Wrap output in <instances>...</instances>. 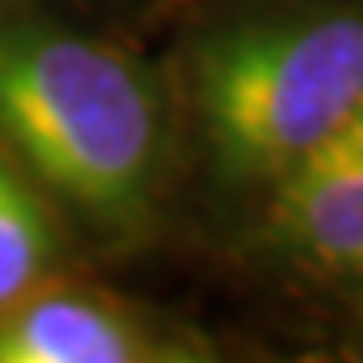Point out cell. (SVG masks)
<instances>
[{
  "label": "cell",
  "instance_id": "cell-3",
  "mask_svg": "<svg viewBox=\"0 0 363 363\" xmlns=\"http://www.w3.org/2000/svg\"><path fill=\"white\" fill-rule=\"evenodd\" d=\"M271 182L274 238L319 271L363 279V117Z\"/></svg>",
  "mask_w": 363,
  "mask_h": 363
},
{
  "label": "cell",
  "instance_id": "cell-1",
  "mask_svg": "<svg viewBox=\"0 0 363 363\" xmlns=\"http://www.w3.org/2000/svg\"><path fill=\"white\" fill-rule=\"evenodd\" d=\"M0 142L97 222H138L157 162V105L121 52L65 33H0Z\"/></svg>",
  "mask_w": 363,
  "mask_h": 363
},
{
  "label": "cell",
  "instance_id": "cell-2",
  "mask_svg": "<svg viewBox=\"0 0 363 363\" xmlns=\"http://www.w3.org/2000/svg\"><path fill=\"white\" fill-rule=\"evenodd\" d=\"M194 93L222 166L238 178H279L363 109V16L222 33L198 52Z\"/></svg>",
  "mask_w": 363,
  "mask_h": 363
},
{
  "label": "cell",
  "instance_id": "cell-4",
  "mask_svg": "<svg viewBox=\"0 0 363 363\" xmlns=\"http://www.w3.org/2000/svg\"><path fill=\"white\" fill-rule=\"evenodd\" d=\"M157 343L113 303L73 291H33L0 315V363H133Z\"/></svg>",
  "mask_w": 363,
  "mask_h": 363
},
{
  "label": "cell",
  "instance_id": "cell-5",
  "mask_svg": "<svg viewBox=\"0 0 363 363\" xmlns=\"http://www.w3.org/2000/svg\"><path fill=\"white\" fill-rule=\"evenodd\" d=\"M57 234L28 182L0 157V315L33 295L52 267Z\"/></svg>",
  "mask_w": 363,
  "mask_h": 363
},
{
  "label": "cell",
  "instance_id": "cell-6",
  "mask_svg": "<svg viewBox=\"0 0 363 363\" xmlns=\"http://www.w3.org/2000/svg\"><path fill=\"white\" fill-rule=\"evenodd\" d=\"M359 117H363V109H359Z\"/></svg>",
  "mask_w": 363,
  "mask_h": 363
}]
</instances>
